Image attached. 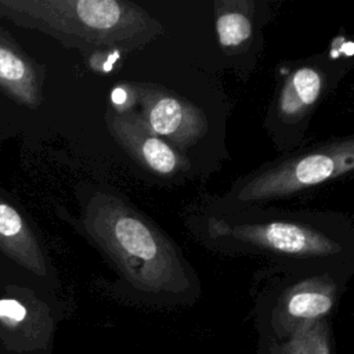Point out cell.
<instances>
[{
	"instance_id": "cell-1",
	"label": "cell",
	"mask_w": 354,
	"mask_h": 354,
	"mask_svg": "<svg viewBox=\"0 0 354 354\" xmlns=\"http://www.w3.org/2000/svg\"><path fill=\"white\" fill-rule=\"evenodd\" d=\"M0 17L82 50H131L162 30L145 10L119 0H0Z\"/></svg>"
},
{
	"instance_id": "cell-13",
	"label": "cell",
	"mask_w": 354,
	"mask_h": 354,
	"mask_svg": "<svg viewBox=\"0 0 354 354\" xmlns=\"http://www.w3.org/2000/svg\"><path fill=\"white\" fill-rule=\"evenodd\" d=\"M277 354H329L326 332L321 322L303 324L300 330Z\"/></svg>"
},
{
	"instance_id": "cell-7",
	"label": "cell",
	"mask_w": 354,
	"mask_h": 354,
	"mask_svg": "<svg viewBox=\"0 0 354 354\" xmlns=\"http://www.w3.org/2000/svg\"><path fill=\"white\" fill-rule=\"evenodd\" d=\"M131 90L140 105L137 115L153 134L187 147L207 131L205 113L188 100L147 84H136Z\"/></svg>"
},
{
	"instance_id": "cell-10",
	"label": "cell",
	"mask_w": 354,
	"mask_h": 354,
	"mask_svg": "<svg viewBox=\"0 0 354 354\" xmlns=\"http://www.w3.org/2000/svg\"><path fill=\"white\" fill-rule=\"evenodd\" d=\"M335 286L325 278H311L293 286L282 299L281 314L292 322L308 324L329 313Z\"/></svg>"
},
{
	"instance_id": "cell-9",
	"label": "cell",
	"mask_w": 354,
	"mask_h": 354,
	"mask_svg": "<svg viewBox=\"0 0 354 354\" xmlns=\"http://www.w3.org/2000/svg\"><path fill=\"white\" fill-rule=\"evenodd\" d=\"M44 68L0 26V91L15 104L37 109L43 102Z\"/></svg>"
},
{
	"instance_id": "cell-6",
	"label": "cell",
	"mask_w": 354,
	"mask_h": 354,
	"mask_svg": "<svg viewBox=\"0 0 354 354\" xmlns=\"http://www.w3.org/2000/svg\"><path fill=\"white\" fill-rule=\"evenodd\" d=\"M0 274L46 281L50 261L26 212L0 187Z\"/></svg>"
},
{
	"instance_id": "cell-3",
	"label": "cell",
	"mask_w": 354,
	"mask_h": 354,
	"mask_svg": "<svg viewBox=\"0 0 354 354\" xmlns=\"http://www.w3.org/2000/svg\"><path fill=\"white\" fill-rule=\"evenodd\" d=\"M353 166V141L330 144L257 174L241 188L238 198L241 201L281 198L346 174Z\"/></svg>"
},
{
	"instance_id": "cell-2",
	"label": "cell",
	"mask_w": 354,
	"mask_h": 354,
	"mask_svg": "<svg viewBox=\"0 0 354 354\" xmlns=\"http://www.w3.org/2000/svg\"><path fill=\"white\" fill-rule=\"evenodd\" d=\"M88 236L141 289H177L185 274L170 241L122 199L97 192L83 213Z\"/></svg>"
},
{
	"instance_id": "cell-12",
	"label": "cell",
	"mask_w": 354,
	"mask_h": 354,
	"mask_svg": "<svg viewBox=\"0 0 354 354\" xmlns=\"http://www.w3.org/2000/svg\"><path fill=\"white\" fill-rule=\"evenodd\" d=\"M241 7L242 3H216V29L224 48L238 47L252 36V21Z\"/></svg>"
},
{
	"instance_id": "cell-4",
	"label": "cell",
	"mask_w": 354,
	"mask_h": 354,
	"mask_svg": "<svg viewBox=\"0 0 354 354\" xmlns=\"http://www.w3.org/2000/svg\"><path fill=\"white\" fill-rule=\"evenodd\" d=\"M37 283L0 274V354H32L47 343L51 317Z\"/></svg>"
},
{
	"instance_id": "cell-8",
	"label": "cell",
	"mask_w": 354,
	"mask_h": 354,
	"mask_svg": "<svg viewBox=\"0 0 354 354\" xmlns=\"http://www.w3.org/2000/svg\"><path fill=\"white\" fill-rule=\"evenodd\" d=\"M106 124L115 140L152 173L173 176L189 165L166 141L153 134L136 112L109 113Z\"/></svg>"
},
{
	"instance_id": "cell-5",
	"label": "cell",
	"mask_w": 354,
	"mask_h": 354,
	"mask_svg": "<svg viewBox=\"0 0 354 354\" xmlns=\"http://www.w3.org/2000/svg\"><path fill=\"white\" fill-rule=\"evenodd\" d=\"M212 235L230 238L235 242L299 257H319L335 254L340 246L325 234L303 224L272 221L260 224H228L212 218Z\"/></svg>"
},
{
	"instance_id": "cell-11",
	"label": "cell",
	"mask_w": 354,
	"mask_h": 354,
	"mask_svg": "<svg viewBox=\"0 0 354 354\" xmlns=\"http://www.w3.org/2000/svg\"><path fill=\"white\" fill-rule=\"evenodd\" d=\"M324 88V75L311 66L295 71L283 83L278 115L285 122H297L313 108Z\"/></svg>"
}]
</instances>
